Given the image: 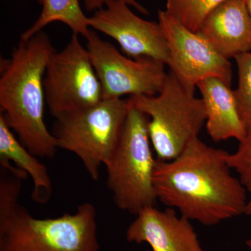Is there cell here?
I'll use <instances>...</instances> for the list:
<instances>
[{"label": "cell", "mask_w": 251, "mask_h": 251, "mask_svg": "<svg viewBox=\"0 0 251 251\" xmlns=\"http://www.w3.org/2000/svg\"><path fill=\"white\" fill-rule=\"evenodd\" d=\"M87 50L103 90V99L125 95L155 96L166 82V64L152 59L126 57L91 30Z\"/></svg>", "instance_id": "obj_8"}, {"label": "cell", "mask_w": 251, "mask_h": 251, "mask_svg": "<svg viewBox=\"0 0 251 251\" xmlns=\"http://www.w3.org/2000/svg\"><path fill=\"white\" fill-rule=\"evenodd\" d=\"M0 161H13L31 176L34 184L31 198L34 202H47L52 192V181L47 167L38 160L19 140L16 139L3 114L0 115Z\"/></svg>", "instance_id": "obj_14"}, {"label": "cell", "mask_w": 251, "mask_h": 251, "mask_svg": "<svg viewBox=\"0 0 251 251\" xmlns=\"http://www.w3.org/2000/svg\"><path fill=\"white\" fill-rule=\"evenodd\" d=\"M95 207L85 202L74 214L34 217L23 206L0 221V251H99Z\"/></svg>", "instance_id": "obj_5"}, {"label": "cell", "mask_w": 251, "mask_h": 251, "mask_svg": "<svg viewBox=\"0 0 251 251\" xmlns=\"http://www.w3.org/2000/svg\"><path fill=\"white\" fill-rule=\"evenodd\" d=\"M132 107L149 117L150 141L157 159L171 161L199 138L206 124L202 99L188 92L171 72L159 94L130 96Z\"/></svg>", "instance_id": "obj_3"}, {"label": "cell", "mask_w": 251, "mask_h": 251, "mask_svg": "<svg viewBox=\"0 0 251 251\" xmlns=\"http://www.w3.org/2000/svg\"><path fill=\"white\" fill-rule=\"evenodd\" d=\"M44 92L54 117L88 108L103 99V90L90 54L73 34L60 52L51 55L44 75Z\"/></svg>", "instance_id": "obj_7"}, {"label": "cell", "mask_w": 251, "mask_h": 251, "mask_svg": "<svg viewBox=\"0 0 251 251\" xmlns=\"http://www.w3.org/2000/svg\"><path fill=\"white\" fill-rule=\"evenodd\" d=\"M234 59L238 72L234 95L239 115L248 131L251 129V51L238 55Z\"/></svg>", "instance_id": "obj_17"}, {"label": "cell", "mask_w": 251, "mask_h": 251, "mask_svg": "<svg viewBox=\"0 0 251 251\" xmlns=\"http://www.w3.org/2000/svg\"><path fill=\"white\" fill-rule=\"evenodd\" d=\"M227 161L231 169L239 175V179L249 194L245 215L251 216V129L239 142L237 151L228 153Z\"/></svg>", "instance_id": "obj_18"}, {"label": "cell", "mask_w": 251, "mask_h": 251, "mask_svg": "<svg viewBox=\"0 0 251 251\" xmlns=\"http://www.w3.org/2000/svg\"><path fill=\"white\" fill-rule=\"evenodd\" d=\"M196 32L225 58L251 51V17L244 0H226L219 5Z\"/></svg>", "instance_id": "obj_12"}, {"label": "cell", "mask_w": 251, "mask_h": 251, "mask_svg": "<svg viewBox=\"0 0 251 251\" xmlns=\"http://www.w3.org/2000/svg\"><path fill=\"white\" fill-rule=\"evenodd\" d=\"M246 244H247V247L251 250V239H248L247 242H246Z\"/></svg>", "instance_id": "obj_21"}, {"label": "cell", "mask_w": 251, "mask_h": 251, "mask_svg": "<svg viewBox=\"0 0 251 251\" xmlns=\"http://www.w3.org/2000/svg\"><path fill=\"white\" fill-rule=\"evenodd\" d=\"M228 153L198 138L175 159L156 158L153 185L158 201L206 226L245 215L247 192L231 174Z\"/></svg>", "instance_id": "obj_1"}, {"label": "cell", "mask_w": 251, "mask_h": 251, "mask_svg": "<svg viewBox=\"0 0 251 251\" xmlns=\"http://www.w3.org/2000/svg\"><path fill=\"white\" fill-rule=\"evenodd\" d=\"M135 216L126 232L128 242L146 243L153 251H204L191 221L174 209L149 206Z\"/></svg>", "instance_id": "obj_11"}, {"label": "cell", "mask_w": 251, "mask_h": 251, "mask_svg": "<svg viewBox=\"0 0 251 251\" xmlns=\"http://www.w3.org/2000/svg\"><path fill=\"white\" fill-rule=\"evenodd\" d=\"M128 6H132L135 8L138 11L144 14H148V10L144 8L142 5L138 4L135 0H124ZM85 7L88 12L94 11H98L103 8L105 0H83Z\"/></svg>", "instance_id": "obj_19"}, {"label": "cell", "mask_w": 251, "mask_h": 251, "mask_svg": "<svg viewBox=\"0 0 251 251\" xmlns=\"http://www.w3.org/2000/svg\"><path fill=\"white\" fill-rule=\"evenodd\" d=\"M130 108L128 99H103L88 108L56 117L52 133L57 148L75 153L94 181L116 149Z\"/></svg>", "instance_id": "obj_6"}, {"label": "cell", "mask_w": 251, "mask_h": 251, "mask_svg": "<svg viewBox=\"0 0 251 251\" xmlns=\"http://www.w3.org/2000/svg\"><path fill=\"white\" fill-rule=\"evenodd\" d=\"M104 5L89 18L90 27L115 39L130 58L152 59L168 65L169 50L159 23L138 17L124 0H105Z\"/></svg>", "instance_id": "obj_10"}, {"label": "cell", "mask_w": 251, "mask_h": 251, "mask_svg": "<svg viewBox=\"0 0 251 251\" xmlns=\"http://www.w3.org/2000/svg\"><path fill=\"white\" fill-rule=\"evenodd\" d=\"M244 3H245L246 6H247L248 11H249V14H250L251 17V0H244Z\"/></svg>", "instance_id": "obj_20"}, {"label": "cell", "mask_w": 251, "mask_h": 251, "mask_svg": "<svg viewBox=\"0 0 251 251\" xmlns=\"http://www.w3.org/2000/svg\"><path fill=\"white\" fill-rule=\"evenodd\" d=\"M206 115L208 135L216 143L234 138L240 142L247 134L234 90L217 77H209L198 84Z\"/></svg>", "instance_id": "obj_13"}, {"label": "cell", "mask_w": 251, "mask_h": 251, "mask_svg": "<svg viewBox=\"0 0 251 251\" xmlns=\"http://www.w3.org/2000/svg\"><path fill=\"white\" fill-rule=\"evenodd\" d=\"M158 18L169 50L168 66L188 92L195 94L198 84L209 77H217L231 86L232 71L229 59L166 11L159 10Z\"/></svg>", "instance_id": "obj_9"}, {"label": "cell", "mask_w": 251, "mask_h": 251, "mask_svg": "<svg viewBox=\"0 0 251 251\" xmlns=\"http://www.w3.org/2000/svg\"><path fill=\"white\" fill-rule=\"evenodd\" d=\"M42 6L41 12L35 23L25 31L21 40H27L40 32L50 23L62 22L72 29L74 34L82 35L87 39L91 30L89 29V18L81 9L79 0H37Z\"/></svg>", "instance_id": "obj_15"}, {"label": "cell", "mask_w": 251, "mask_h": 251, "mask_svg": "<svg viewBox=\"0 0 251 251\" xmlns=\"http://www.w3.org/2000/svg\"><path fill=\"white\" fill-rule=\"evenodd\" d=\"M54 52L49 36L40 31L21 39L11 58L1 62V113L20 142L40 158H54L57 149L44 120V75Z\"/></svg>", "instance_id": "obj_2"}, {"label": "cell", "mask_w": 251, "mask_h": 251, "mask_svg": "<svg viewBox=\"0 0 251 251\" xmlns=\"http://www.w3.org/2000/svg\"><path fill=\"white\" fill-rule=\"evenodd\" d=\"M148 122L146 115L130 105L120 142L105 165L114 202L119 209L135 216L145 208L156 206L158 201L153 185L156 158Z\"/></svg>", "instance_id": "obj_4"}, {"label": "cell", "mask_w": 251, "mask_h": 251, "mask_svg": "<svg viewBox=\"0 0 251 251\" xmlns=\"http://www.w3.org/2000/svg\"><path fill=\"white\" fill-rule=\"evenodd\" d=\"M226 0H166L167 12L196 32L204 18Z\"/></svg>", "instance_id": "obj_16"}]
</instances>
